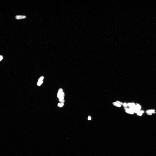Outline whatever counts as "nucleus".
Here are the masks:
<instances>
[{"label":"nucleus","instance_id":"2","mask_svg":"<svg viewBox=\"0 0 156 156\" xmlns=\"http://www.w3.org/2000/svg\"><path fill=\"white\" fill-rule=\"evenodd\" d=\"M0 115H1V117H0V121L1 122H3L5 119L6 116V114L5 112L3 111H1L0 112Z\"/></svg>","mask_w":156,"mask_h":156},{"label":"nucleus","instance_id":"1","mask_svg":"<svg viewBox=\"0 0 156 156\" xmlns=\"http://www.w3.org/2000/svg\"><path fill=\"white\" fill-rule=\"evenodd\" d=\"M52 32L45 30H33L30 33L31 36L34 38H41L51 36Z\"/></svg>","mask_w":156,"mask_h":156},{"label":"nucleus","instance_id":"3","mask_svg":"<svg viewBox=\"0 0 156 156\" xmlns=\"http://www.w3.org/2000/svg\"><path fill=\"white\" fill-rule=\"evenodd\" d=\"M79 156H88V154L86 153H83L81 154Z\"/></svg>","mask_w":156,"mask_h":156}]
</instances>
